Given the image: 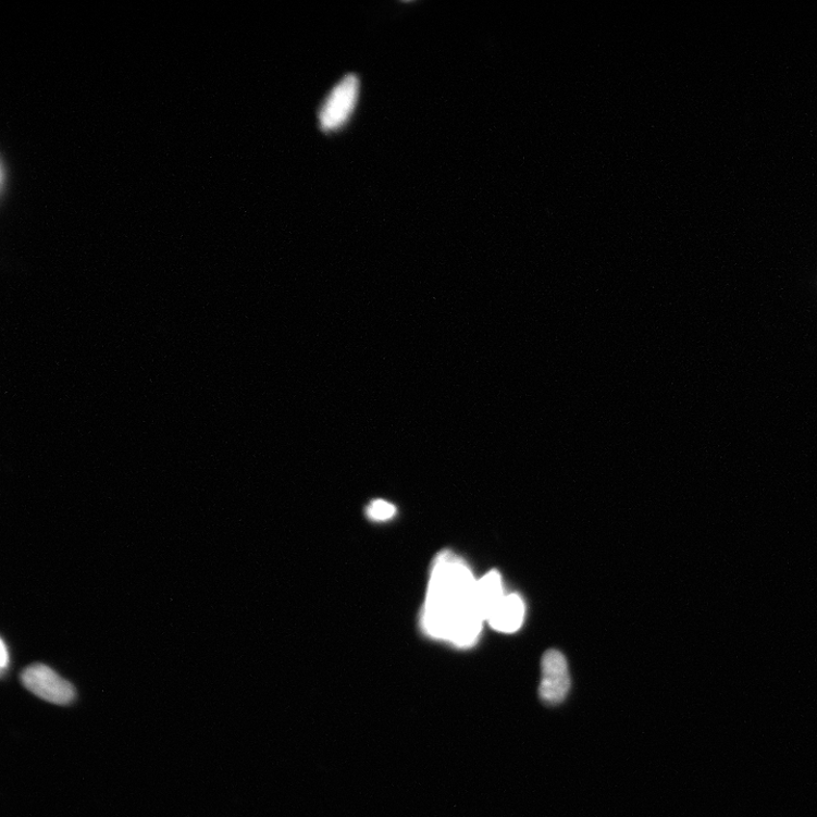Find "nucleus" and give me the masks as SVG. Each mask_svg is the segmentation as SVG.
<instances>
[{
	"label": "nucleus",
	"mask_w": 817,
	"mask_h": 817,
	"mask_svg": "<svg viewBox=\"0 0 817 817\" xmlns=\"http://www.w3.org/2000/svg\"><path fill=\"white\" fill-rule=\"evenodd\" d=\"M479 581L455 553L445 550L435 559L426 593L421 627L430 637L466 648L476 643L484 626Z\"/></svg>",
	"instance_id": "1"
},
{
	"label": "nucleus",
	"mask_w": 817,
	"mask_h": 817,
	"mask_svg": "<svg viewBox=\"0 0 817 817\" xmlns=\"http://www.w3.org/2000/svg\"><path fill=\"white\" fill-rule=\"evenodd\" d=\"M361 84L357 74L349 73L330 90L319 111V125L325 134H335L354 116L360 99Z\"/></svg>",
	"instance_id": "2"
},
{
	"label": "nucleus",
	"mask_w": 817,
	"mask_h": 817,
	"mask_svg": "<svg viewBox=\"0 0 817 817\" xmlns=\"http://www.w3.org/2000/svg\"><path fill=\"white\" fill-rule=\"evenodd\" d=\"M21 679L26 690L46 702L69 705L75 700L73 684L45 665L24 669Z\"/></svg>",
	"instance_id": "3"
},
{
	"label": "nucleus",
	"mask_w": 817,
	"mask_h": 817,
	"mask_svg": "<svg viewBox=\"0 0 817 817\" xmlns=\"http://www.w3.org/2000/svg\"><path fill=\"white\" fill-rule=\"evenodd\" d=\"M570 674L565 655L557 649L547 651L542 658L540 696L549 705L564 702L570 691Z\"/></svg>",
	"instance_id": "4"
},
{
	"label": "nucleus",
	"mask_w": 817,
	"mask_h": 817,
	"mask_svg": "<svg viewBox=\"0 0 817 817\" xmlns=\"http://www.w3.org/2000/svg\"><path fill=\"white\" fill-rule=\"evenodd\" d=\"M524 612V604L519 595H506L495 605V608L488 615L486 622L498 632L512 634V632H516L521 628Z\"/></svg>",
	"instance_id": "5"
},
{
	"label": "nucleus",
	"mask_w": 817,
	"mask_h": 817,
	"mask_svg": "<svg viewBox=\"0 0 817 817\" xmlns=\"http://www.w3.org/2000/svg\"><path fill=\"white\" fill-rule=\"evenodd\" d=\"M478 592L481 611L486 622L495 605L506 596L503 577L497 571H490L479 579Z\"/></svg>",
	"instance_id": "6"
},
{
	"label": "nucleus",
	"mask_w": 817,
	"mask_h": 817,
	"mask_svg": "<svg viewBox=\"0 0 817 817\" xmlns=\"http://www.w3.org/2000/svg\"><path fill=\"white\" fill-rule=\"evenodd\" d=\"M395 507L384 499H376L367 508L369 518L375 521H386L394 517Z\"/></svg>",
	"instance_id": "7"
},
{
	"label": "nucleus",
	"mask_w": 817,
	"mask_h": 817,
	"mask_svg": "<svg viewBox=\"0 0 817 817\" xmlns=\"http://www.w3.org/2000/svg\"><path fill=\"white\" fill-rule=\"evenodd\" d=\"M0 646H2V660H0V667H2L3 673H5V670L10 661V655L8 653V648H7L4 641H2V645Z\"/></svg>",
	"instance_id": "8"
}]
</instances>
